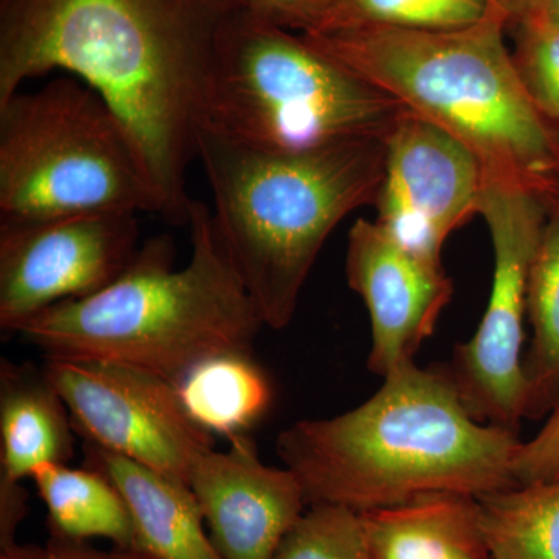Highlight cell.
Wrapping results in <instances>:
<instances>
[{"label":"cell","instance_id":"1","mask_svg":"<svg viewBox=\"0 0 559 559\" xmlns=\"http://www.w3.org/2000/svg\"><path fill=\"white\" fill-rule=\"evenodd\" d=\"M248 0H0V102L51 72L102 95L130 132L159 215L189 223L187 170L221 36Z\"/></svg>","mask_w":559,"mask_h":559},{"label":"cell","instance_id":"2","mask_svg":"<svg viewBox=\"0 0 559 559\" xmlns=\"http://www.w3.org/2000/svg\"><path fill=\"white\" fill-rule=\"evenodd\" d=\"M520 433L477 421L439 367L392 371L366 403L282 430L275 451L307 506L364 513L437 492L481 498L514 487Z\"/></svg>","mask_w":559,"mask_h":559},{"label":"cell","instance_id":"3","mask_svg":"<svg viewBox=\"0 0 559 559\" xmlns=\"http://www.w3.org/2000/svg\"><path fill=\"white\" fill-rule=\"evenodd\" d=\"M187 226L186 266L175 267L170 235L150 238L108 288L53 305L13 333L44 355L124 364L173 384L212 356L252 353L264 325L221 245L212 210L191 201Z\"/></svg>","mask_w":559,"mask_h":559},{"label":"cell","instance_id":"4","mask_svg":"<svg viewBox=\"0 0 559 559\" xmlns=\"http://www.w3.org/2000/svg\"><path fill=\"white\" fill-rule=\"evenodd\" d=\"M506 14L457 31L364 27L304 33L318 49L439 124L488 180L559 197V124L528 97L506 44Z\"/></svg>","mask_w":559,"mask_h":559},{"label":"cell","instance_id":"5","mask_svg":"<svg viewBox=\"0 0 559 559\" xmlns=\"http://www.w3.org/2000/svg\"><path fill=\"white\" fill-rule=\"evenodd\" d=\"M384 157V139L267 151L202 124L197 159L216 234L264 326L289 325L330 235L349 213L373 205Z\"/></svg>","mask_w":559,"mask_h":559},{"label":"cell","instance_id":"6","mask_svg":"<svg viewBox=\"0 0 559 559\" xmlns=\"http://www.w3.org/2000/svg\"><path fill=\"white\" fill-rule=\"evenodd\" d=\"M407 108L250 9L221 36L204 124L253 148L305 151L385 139Z\"/></svg>","mask_w":559,"mask_h":559},{"label":"cell","instance_id":"7","mask_svg":"<svg viewBox=\"0 0 559 559\" xmlns=\"http://www.w3.org/2000/svg\"><path fill=\"white\" fill-rule=\"evenodd\" d=\"M98 212L159 215L130 132L102 95L61 73L0 102V223Z\"/></svg>","mask_w":559,"mask_h":559},{"label":"cell","instance_id":"8","mask_svg":"<svg viewBox=\"0 0 559 559\" xmlns=\"http://www.w3.org/2000/svg\"><path fill=\"white\" fill-rule=\"evenodd\" d=\"M550 202L516 183L487 180L479 215L491 238L495 270L476 333L441 369L477 421L520 433L527 411L524 322L528 280Z\"/></svg>","mask_w":559,"mask_h":559},{"label":"cell","instance_id":"9","mask_svg":"<svg viewBox=\"0 0 559 559\" xmlns=\"http://www.w3.org/2000/svg\"><path fill=\"white\" fill-rule=\"evenodd\" d=\"M43 370L68 406L76 436L189 484L213 436L183 409L171 381L106 360L44 355Z\"/></svg>","mask_w":559,"mask_h":559},{"label":"cell","instance_id":"10","mask_svg":"<svg viewBox=\"0 0 559 559\" xmlns=\"http://www.w3.org/2000/svg\"><path fill=\"white\" fill-rule=\"evenodd\" d=\"M138 213L0 223V329L108 288L139 250Z\"/></svg>","mask_w":559,"mask_h":559},{"label":"cell","instance_id":"11","mask_svg":"<svg viewBox=\"0 0 559 559\" xmlns=\"http://www.w3.org/2000/svg\"><path fill=\"white\" fill-rule=\"evenodd\" d=\"M384 143L374 221L404 249L443 264L452 231L479 215L484 165L465 143L409 109Z\"/></svg>","mask_w":559,"mask_h":559},{"label":"cell","instance_id":"12","mask_svg":"<svg viewBox=\"0 0 559 559\" xmlns=\"http://www.w3.org/2000/svg\"><path fill=\"white\" fill-rule=\"evenodd\" d=\"M345 275L369 311L371 373L385 378L415 362L454 294L443 264L404 249L377 221L359 218L348 231Z\"/></svg>","mask_w":559,"mask_h":559},{"label":"cell","instance_id":"13","mask_svg":"<svg viewBox=\"0 0 559 559\" xmlns=\"http://www.w3.org/2000/svg\"><path fill=\"white\" fill-rule=\"evenodd\" d=\"M189 485L224 559H274L286 533L308 509L297 477L261 462L248 433L230 439L229 450L204 452Z\"/></svg>","mask_w":559,"mask_h":559},{"label":"cell","instance_id":"14","mask_svg":"<svg viewBox=\"0 0 559 559\" xmlns=\"http://www.w3.org/2000/svg\"><path fill=\"white\" fill-rule=\"evenodd\" d=\"M84 466L108 477L127 503L135 554L145 559H224L205 533L204 514L186 481L83 441Z\"/></svg>","mask_w":559,"mask_h":559},{"label":"cell","instance_id":"15","mask_svg":"<svg viewBox=\"0 0 559 559\" xmlns=\"http://www.w3.org/2000/svg\"><path fill=\"white\" fill-rule=\"evenodd\" d=\"M75 429L43 367L0 360V477L31 479L44 463L73 457Z\"/></svg>","mask_w":559,"mask_h":559},{"label":"cell","instance_id":"16","mask_svg":"<svg viewBox=\"0 0 559 559\" xmlns=\"http://www.w3.org/2000/svg\"><path fill=\"white\" fill-rule=\"evenodd\" d=\"M359 514L371 559H488L473 496L437 492Z\"/></svg>","mask_w":559,"mask_h":559},{"label":"cell","instance_id":"17","mask_svg":"<svg viewBox=\"0 0 559 559\" xmlns=\"http://www.w3.org/2000/svg\"><path fill=\"white\" fill-rule=\"evenodd\" d=\"M31 479L46 506L50 536L84 543L105 538L116 549H134L130 511L108 477L87 466L44 463Z\"/></svg>","mask_w":559,"mask_h":559},{"label":"cell","instance_id":"18","mask_svg":"<svg viewBox=\"0 0 559 559\" xmlns=\"http://www.w3.org/2000/svg\"><path fill=\"white\" fill-rule=\"evenodd\" d=\"M176 390L189 417L212 436L248 433L267 414L272 388L252 353H224L191 367Z\"/></svg>","mask_w":559,"mask_h":559},{"label":"cell","instance_id":"19","mask_svg":"<svg viewBox=\"0 0 559 559\" xmlns=\"http://www.w3.org/2000/svg\"><path fill=\"white\" fill-rule=\"evenodd\" d=\"M527 316L533 340L524 358L525 418L538 419L559 400V200L550 201L530 271Z\"/></svg>","mask_w":559,"mask_h":559},{"label":"cell","instance_id":"20","mask_svg":"<svg viewBox=\"0 0 559 559\" xmlns=\"http://www.w3.org/2000/svg\"><path fill=\"white\" fill-rule=\"evenodd\" d=\"M477 499L488 559H559V480Z\"/></svg>","mask_w":559,"mask_h":559},{"label":"cell","instance_id":"21","mask_svg":"<svg viewBox=\"0 0 559 559\" xmlns=\"http://www.w3.org/2000/svg\"><path fill=\"white\" fill-rule=\"evenodd\" d=\"M496 13L502 11L491 0H323L318 27L310 32L364 27L457 31Z\"/></svg>","mask_w":559,"mask_h":559},{"label":"cell","instance_id":"22","mask_svg":"<svg viewBox=\"0 0 559 559\" xmlns=\"http://www.w3.org/2000/svg\"><path fill=\"white\" fill-rule=\"evenodd\" d=\"M274 559H371L358 511L310 506L280 543Z\"/></svg>","mask_w":559,"mask_h":559},{"label":"cell","instance_id":"23","mask_svg":"<svg viewBox=\"0 0 559 559\" xmlns=\"http://www.w3.org/2000/svg\"><path fill=\"white\" fill-rule=\"evenodd\" d=\"M511 27L522 84L539 112L559 124V24L533 14Z\"/></svg>","mask_w":559,"mask_h":559},{"label":"cell","instance_id":"24","mask_svg":"<svg viewBox=\"0 0 559 559\" xmlns=\"http://www.w3.org/2000/svg\"><path fill=\"white\" fill-rule=\"evenodd\" d=\"M514 485L559 480V400L539 432L522 441L511 465Z\"/></svg>","mask_w":559,"mask_h":559},{"label":"cell","instance_id":"25","mask_svg":"<svg viewBox=\"0 0 559 559\" xmlns=\"http://www.w3.org/2000/svg\"><path fill=\"white\" fill-rule=\"evenodd\" d=\"M0 559H145L131 550L105 551L94 549L84 540H69L50 536L46 544H13L0 550Z\"/></svg>","mask_w":559,"mask_h":559},{"label":"cell","instance_id":"26","mask_svg":"<svg viewBox=\"0 0 559 559\" xmlns=\"http://www.w3.org/2000/svg\"><path fill=\"white\" fill-rule=\"evenodd\" d=\"M250 10L264 20L304 33L318 27L322 10L314 0H248Z\"/></svg>","mask_w":559,"mask_h":559},{"label":"cell","instance_id":"27","mask_svg":"<svg viewBox=\"0 0 559 559\" xmlns=\"http://www.w3.org/2000/svg\"><path fill=\"white\" fill-rule=\"evenodd\" d=\"M27 489L22 481L0 477V550L16 544V532L27 516Z\"/></svg>","mask_w":559,"mask_h":559},{"label":"cell","instance_id":"28","mask_svg":"<svg viewBox=\"0 0 559 559\" xmlns=\"http://www.w3.org/2000/svg\"><path fill=\"white\" fill-rule=\"evenodd\" d=\"M492 5L506 14L509 25L539 13L544 0H491Z\"/></svg>","mask_w":559,"mask_h":559},{"label":"cell","instance_id":"29","mask_svg":"<svg viewBox=\"0 0 559 559\" xmlns=\"http://www.w3.org/2000/svg\"><path fill=\"white\" fill-rule=\"evenodd\" d=\"M536 14H540V16L555 22V24H559V0H544L543 9Z\"/></svg>","mask_w":559,"mask_h":559},{"label":"cell","instance_id":"30","mask_svg":"<svg viewBox=\"0 0 559 559\" xmlns=\"http://www.w3.org/2000/svg\"><path fill=\"white\" fill-rule=\"evenodd\" d=\"M314 2L318 3V5L320 7V10H322L323 0H314ZM320 16H322V14H320Z\"/></svg>","mask_w":559,"mask_h":559}]
</instances>
